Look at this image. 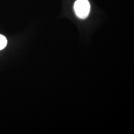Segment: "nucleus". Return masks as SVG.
<instances>
[{
	"instance_id": "1",
	"label": "nucleus",
	"mask_w": 134,
	"mask_h": 134,
	"mask_svg": "<svg viewBox=\"0 0 134 134\" xmlns=\"http://www.w3.org/2000/svg\"><path fill=\"white\" fill-rule=\"evenodd\" d=\"M76 16L80 19H85L90 11V4L88 0H76L74 4Z\"/></svg>"
},
{
	"instance_id": "2",
	"label": "nucleus",
	"mask_w": 134,
	"mask_h": 134,
	"mask_svg": "<svg viewBox=\"0 0 134 134\" xmlns=\"http://www.w3.org/2000/svg\"><path fill=\"white\" fill-rule=\"evenodd\" d=\"M8 41L6 37L0 34V50H3L5 48V47L7 45Z\"/></svg>"
}]
</instances>
